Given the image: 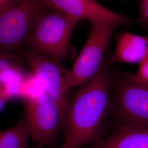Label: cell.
<instances>
[{
	"mask_svg": "<svg viewBox=\"0 0 148 148\" xmlns=\"http://www.w3.org/2000/svg\"><path fill=\"white\" fill-rule=\"evenodd\" d=\"M111 53L97 73L69 98L63 143L59 148H82L104 137L111 108Z\"/></svg>",
	"mask_w": 148,
	"mask_h": 148,
	"instance_id": "obj_1",
	"label": "cell"
},
{
	"mask_svg": "<svg viewBox=\"0 0 148 148\" xmlns=\"http://www.w3.org/2000/svg\"><path fill=\"white\" fill-rule=\"evenodd\" d=\"M148 128V86L131 74L112 70L111 108L109 124Z\"/></svg>",
	"mask_w": 148,
	"mask_h": 148,
	"instance_id": "obj_2",
	"label": "cell"
},
{
	"mask_svg": "<svg viewBox=\"0 0 148 148\" xmlns=\"http://www.w3.org/2000/svg\"><path fill=\"white\" fill-rule=\"evenodd\" d=\"M78 21L46 7L35 22L25 46L62 63L69 55L70 38Z\"/></svg>",
	"mask_w": 148,
	"mask_h": 148,
	"instance_id": "obj_3",
	"label": "cell"
},
{
	"mask_svg": "<svg viewBox=\"0 0 148 148\" xmlns=\"http://www.w3.org/2000/svg\"><path fill=\"white\" fill-rule=\"evenodd\" d=\"M90 22V32L85 45L68 70L70 88L85 84L97 73L108 52L114 32L119 27L127 25L122 21L108 19Z\"/></svg>",
	"mask_w": 148,
	"mask_h": 148,
	"instance_id": "obj_4",
	"label": "cell"
},
{
	"mask_svg": "<svg viewBox=\"0 0 148 148\" xmlns=\"http://www.w3.org/2000/svg\"><path fill=\"white\" fill-rule=\"evenodd\" d=\"M46 7L42 0H13L0 11V55L21 51Z\"/></svg>",
	"mask_w": 148,
	"mask_h": 148,
	"instance_id": "obj_5",
	"label": "cell"
},
{
	"mask_svg": "<svg viewBox=\"0 0 148 148\" xmlns=\"http://www.w3.org/2000/svg\"><path fill=\"white\" fill-rule=\"evenodd\" d=\"M24 119L30 138L40 146L53 147L62 127L58 106L44 91L34 97L22 98Z\"/></svg>",
	"mask_w": 148,
	"mask_h": 148,
	"instance_id": "obj_6",
	"label": "cell"
},
{
	"mask_svg": "<svg viewBox=\"0 0 148 148\" xmlns=\"http://www.w3.org/2000/svg\"><path fill=\"white\" fill-rule=\"evenodd\" d=\"M24 56L32 74L41 81L45 92L58 106L61 125L64 127L70 89L68 70L62 63L32 50L25 51Z\"/></svg>",
	"mask_w": 148,
	"mask_h": 148,
	"instance_id": "obj_7",
	"label": "cell"
},
{
	"mask_svg": "<svg viewBox=\"0 0 148 148\" xmlns=\"http://www.w3.org/2000/svg\"><path fill=\"white\" fill-rule=\"evenodd\" d=\"M48 7L58 10L79 21L108 19L122 21L128 25L130 20L126 16L111 11L97 0H42Z\"/></svg>",
	"mask_w": 148,
	"mask_h": 148,
	"instance_id": "obj_8",
	"label": "cell"
},
{
	"mask_svg": "<svg viewBox=\"0 0 148 148\" xmlns=\"http://www.w3.org/2000/svg\"><path fill=\"white\" fill-rule=\"evenodd\" d=\"M148 57V35L123 32L117 38L111 53V61L116 63L139 64Z\"/></svg>",
	"mask_w": 148,
	"mask_h": 148,
	"instance_id": "obj_9",
	"label": "cell"
},
{
	"mask_svg": "<svg viewBox=\"0 0 148 148\" xmlns=\"http://www.w3.org/2000/svg\"><path fill=\"white\" fill-rule=\"evenodd\" d=\"M84 148H148V128L119 127L107 137Z\"/></svg>",
	"mask_w": 148,
	"mask_h": 148,
	"instance_id": "obj_10",
	"label": "cell"
},
{
	"mask_svg": "<svg viewBox=\"0 0 148 148\" xmlns=\"http://www.w3.org/2000/svg\"><path fill=\"white\" fill-rule=\"evenodd\" d=\"M30 138L23 116L14 126L0 131V148H27Z\"/></svg>",
	"mask_w": 148,
	"mask_h": 148,
	"instance_id": "obj_11",
	"label": "cell"
},
{
	"mask_svg": "<svg viewBox=\"0 0 148 148\" xmlns=\"http://www.w3.org/2000/svg\"><path fill=\"white\" fill-rule=\"evenodd\" d=\"M131 75L138 82L148 86V57L139 64L137 71Z\"/></svg>",
	"mask_w": 148,
	"mask_h": 148,
	"instance_id": "obj_12",
	"label": "cell"
},
{
	"mask_svg": "<svg viewBox=\"0 0 148 148\" xmlns=\"http://www.w3.org/2000/svg\"><path fill=\"white\" fill-rule=\"evenodd\" d=\"M138 3L137 22L140 26L148 29V0H138Z\"/></svg>",
	"mask_w": 148,
	"mask_h": 148,
	"instance_id": "obj_13",
	"label": "cell"
},
{
	"mask_svg": "<svg viewBox=\"0 0 148 148\" xmlns=\"http://www.w3.org/2000/svg\"><path fill=\"white\" fill-rule=\"evenodd\" d=\"M8 101V99L3 94L0 87V112L3 110L6 103Z\"/></svg>",
	"mask_w": 148,
	"mask_h": 148,
	"instance_id": "obj_14",
	"label": "cell"
},
{
	"mask_svg": "<svg viewBox=\"0 0 148 148\" xmlns=\"http://www.w3.org/2000/svg\"><path fill=\"white\" fill-rule=\"evenodd\" d=\"M13 1V0H0V11H2L6 5H8Z\"/></svg>",
	"mask_w": 148,
	"mask_h": 148,
	"instance_id": "obj_15",
	"label": "cell"
},
{
	"mask_svg": "<svg viewBox=\"0 0 148 148\" xmlns=\"http://www.w3.org/2000/svg\"><path fill=\"white\" fill-rule=\"evenodd\" d=\"M42 148V147H38V148Z\"/></svg>",
	"mask_w": 148,
	"mask_h": 148,
	"instance_id": "obj_16",
	"label": "cell"
}]
</instances>
